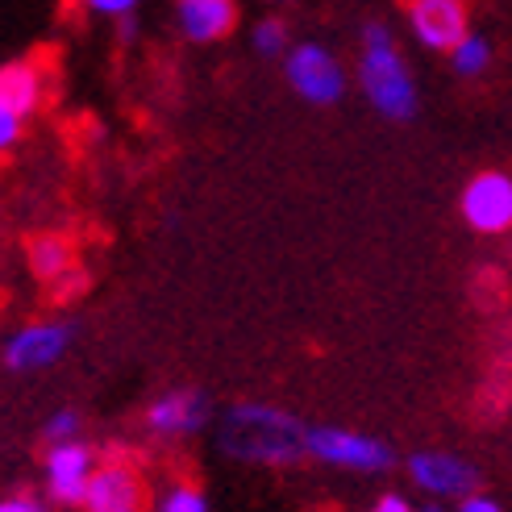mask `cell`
Wrapping results in <instances>:
<instances>
[{"label":"cell","instance_id":"d4e9b609","mask_svg":"<svg viewBox=\"0 0 512 512\" xmlns=\"http://www.w3.org/2000/svg\"><path fill=\"white\" fill-rule=\"evenodd\" d=\"M117 25H121V42H130V38H134V30H138L134 17H125V21H117Z\"/></svg>","mask_w":512,"mask_h":512},{"label":"cell","instance_id":"8992f818","mask_svg":"<svg viewBox=\"0 0 512 512\" xmlns=\"http://www.w3.org/2000/svg\"><path fill=\"white\" fill-rule=\"evenodd\" d=\"M404 21L413 30V42L433 50V55H450L471 34L467 0H408Z\"/></svg>","mask_w":512,"mask_h":512},{"label":"cell","instance_id":"3957f363","mask_svg":"<svg viewBox=\"0 0 512 512\" xmlns=\"http://www.w3.org/2000/svg\"><path fill=\"white\" fill-rule=\"evenodd\" d=\"M284 80L313 109H329L346 96V67L325 42H296L284 55Z\"/></svg>","mask_w":512,"mask_h":512},{"label":"cell","instance_id":"6da1fadb","mask_svg":"<svg viewBox=\"0 0 512 512\" xmlns=\"http://www.w3.org/2000/svg\"><path fill=\"white\" fill-rule=\"evenodd\" d=\"M217 446L238 463L292 467L309 454V425L271 404H234L217 421Z\"/></svg>","mask_w":512,"mask_h":512},{"label":"cell","instance_id":"9c48e42d","mask_svg":"<svg viewBox=\"0 0 512 512\" xmlns=\"http://www.w3.org/2000/svg\"><path fill=\"white\" fill-rule=\"evenodd\" d=\"M92 475H96V463L84 442H63L46 450V492L55 504H67V508L84 504Z\"/></svg>","mask_w":512,"mask_h":512},{"label":"cell","instance_id":"7c38bea8","mask_svg":"<svg viewBox=\"0 0 512 512\" xmlns=\"http://www.w3.org/2000/svg\"><path fill=\"white\" fill-rule=\"evenodd\" d=\"M204 421H209V400L196 388H175L146 404V425L159 438H188Z\"/></svg>","mask_w":512,"mask_h":512},{"label":"cell","instance_id":"ba28073f","mask_svg":"<svg viewBox=\"0 0 512 512\" xmlns=\"http://www.w3.org/2000/svg\"><path fill=\"white\" fill-rule=\"evenodd\" d=\"M71 346V325L63 321H34V325H21L17 334L5 338V367L17 375H30L42 371L50 363H59Z\"/></svg>","mask_w":512,"mask_h":512},{"label":"cell","instance_id":"52a82bcc","mask_svg":"<svg viewBox=\"0 0 512 512\" xmlns=\"http://www.w3.org/2000/svg\"><path fill=\"white\" fill-rule=\"evenodd\" d=\"M408 475L413 483L433 496V500H463V496H475L479 492V471L458 454H442V450H417L408 458Z\"/></svg>","mask_w":512,"mask_h":512},{"label":"cell","instance_id":"8fae6325","mask_svg":"<svg viewBox=\"0 0 512 512\" xmlns=\"http://www.w3.org/2000/svg\"><path fill=\"white\" fill-rule=\"evenodd\" d=\"M175 30L192 46L225 42L238 30V0H175Z\"/></svg>","mask_w":512,"mask_h":512},{"label":"cell","instance_id":"5b68a950","mask_svg":"<svg viewBox=\"0 0 512 512\" xmlns=\"http://www.w3.org/2000/svg\"><path fill=\"white\" fill-rule=\"evenodd\" d=\"M458 213L475 234H508L512 229V175L508 171H479L467 179L458 196Z\"/></svg>","mask_w":512,"mask_h":512},{"label":"cell","instance_id":"5bb4252c","mask_svg":"<svg viewBox=\"0 0 512 512\" xmlns=\"http://www.w3.org/2000/svg\"><path fill=\"white\" fill-rule=\"evenodd\" d=\"M30 267H34V275L42 279V284H55V279H63L75 267V254H71L67 238H55V234L34 238L30 242Z\"/></svg>","mask_w":512,"mask_h":512},{"label":"cell","instance_id":"44dd1931","mask_svg":"<svg viewBox=\"0 0 512 512\" xmlns=\"http://www.w3.org/2000/svg\"><path fill=\"white\" fill-rule=\"evenodd\" d=\"M0 512H46V508H42V500H38V496L17 492V496H9L5 504H0Z\"/></svg>","mask_w":512,"mask_h":512},{"label":"cell","instance_id":"7a4b0ae2","mask_svg":"<svg viewBox=\"0 0 512 512\" xmlns=\"http://www.w3.org/2000/svg\"><path fill=\"white\" fill-rule=\"evenodd\" d=\"M358 88H363L367 105L383 117V121H413L421 109L417 96V80L408 71L400 42L383 21H367L363 25V42H358Z\"/></svg>","mask_w":512,"mask_h":512},{"label":"cell","instance_id":"603a6c76","mask_svg":"<svg viewBox=\"0 0 512 512\" xmlns=\"http://www.w3.org/2000/svg\"><path fill=\"white\" fill-rule=\"evenodd\" d=\"M371 512H417V508H413V504H408L404 496L388 492V496H379V500H375V508H371Z\"/></svg>","mask_w":512,"mask_h":512},{"label":"cell","instance_id":"e0dca14e","mask_svg":"<svg viewBox=\"0 0 512 512\" xmlns=\"http://www.w3.org/2000/svg\"><path fill=\"white\" fill-rule=\"evenodd\" d=\"M150 512H209V500H204V492L192 488V483H171Z\"/></svg>","mask_w":512,"mask_h":512},{"label":"cell","instance_id":"ffe728a7","mask_svg":"<svg viewBox=\"0 0 512 512\" xmlns=\"http://www.w3.org/2000/svg\"><path fill=\"white\" fill-rule=\"evenodd\" d=\"M21 117H13V113H0V150H13L17 146V138H21Z\"/></svg>","mask_w":512,"mask_h":512},{"label":"cell","instance_id":"30bf717a","mask_svg":"<svg viewBox=\"0 0 512 512\" xmlns=\"http://www.w3.org/2000/svg\"><path fill=\"white\" fill-rule=\"evenodd\" d=\"M80 508L84 512H146V483L130 463H105L96 467Z\"/></svg>","mask_w":512,"mask_h":512},{"label":"cell","instance_id":"4fadbf2b","mask_svg":"<svg viewBox=\"0 0 512 512\" xmlns=\"http://www.w3.org/2000/svg\"><path fill=\"white\" fill-rule=\"evenodd\" d=\"M42 105V67L30 59H9L0 67V113L34 117Z\"/></svg>","mask_w":512,"mask_h":512},{"label":"cell","instance_id":"ac0fdd59","mask_svg":"<svg viewBox=\"0 0 512 512\" xmlns=\"http://www.w3.org/2000/svg\"><path fill=\"white\" fill-rule=\"evenodd\" d=\"M42 442H50V446L80 442V413H75V408H59V413L42 425Z\"/></svg>","mask_w":512,"mask_h":512},{"label":"cell","instance_id":"277c9868","mask_svg":"<svg viewBox=\"0 0 512 512\" xmlns=\"http://www.w3.org/2000/svg\"><path fill=\"white\" fill-rule=\"evenodd\" d=\"M309 454L317 463L346 467V471H388L396 463V454L388 442L367 438V433L338 429V425H309Z\"/></svg>","mask_w":512,"mask_h":512},{"label":"cell","instance_id":"2e32d148","mask_svg":"<svg viewBox=\"0 0 512 512\" xmlns=\"http://www.w3.org/2000/svg\"><path fill=\"white\" fill-rule=\"evenodd\" d=\"M250 46H254V55H263V59H284L288 50H292L288 25L279 21V17H263V21L250 30Z\"/></svg>","mask_w":512,"mask_h":512},{"label":"cell","instance_id":"cb8c5ba5","mask_svg":"<svg viewBox=\"0 0 512 512\" xmlns=\"http://www.w3.org/2000/svg\"><path fill=\"white\" fill-rule=\"evenodd\" d=\"M50 288H55V296H63V300H67L75 288H84V271H75V267H71V271L63 275V284L55 279V284H50Z\"/></svg>","mask_w":512,"mask_h":512},{"label":"cell","instance_id":"7402d4cb","mask_svg":"<svg viewBox=\"0 0 512 512\" xmlns=\"http://www.w3.org/2000/svg\"><path fill=\"white\" fill-rule=\"evenodd\" d=\"M458 512H504L492 496H483V492H475V496H463L458 500Z\"/></svg>","mask_w":512,"mask_h":512},{"label":"cell","instance_id":"d6986e66","mask_svg":"<svg viewBox=\"0 0 512 512\" xmlns=\"http://www.w3.org/2000/svg\"><path fill=\"white\" fill-rule=\"evenodd\" d=\"M80 5L96 17H109V21H125V17H134L142 0H80Z\"/></svg>","mask_w":512,"mask_h":512},{"label":"cell","instance_id":"484cf974","mask_svg":"<svg viewBox=\"0 0 512 512\" xmlns=\"http://www.w3.org/2000/svg\"><path fill=\"white\" fill-rule=\"evenodd\" d=\"M417 512H446V508H442V504H438V500H429V504H421V508H417Z\"/></svg>","mask_w":512,"mask_h":512},{"label":"cell","instance_id":"9a60e30c","mask_svg":"<svg viewBox=\"0 0 512 512\" xmlns=\"http://www.w3.org/2000/svg\"><path fill=\"white\" fill-rule=\"evenodd\" d=\"M450 67H454V75H463V80H475V75H483L492 67V42L471 30L463 42L450 50Z\"/></svg>","mask_w":512,"mask_h":512}]
</instances>
